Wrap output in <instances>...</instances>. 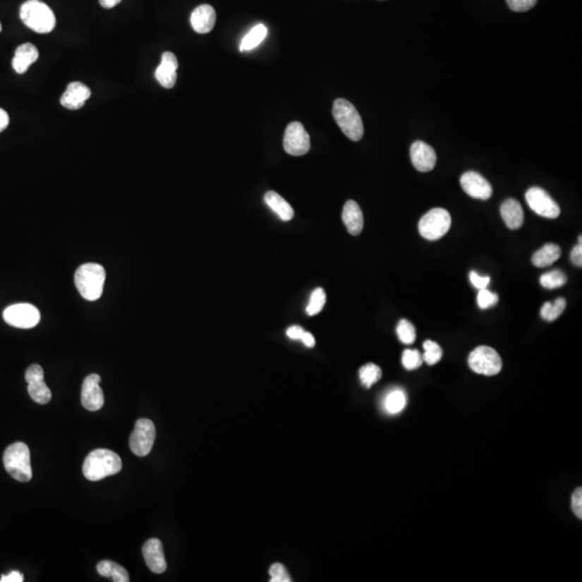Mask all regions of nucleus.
Here are the masks:
<instances>
[{"instance_id": "1", "label": "nucleus", "mask_w": 582, "mask_h": 582, "mask_svg": "<svg viewBox=\"0 0 582 582\" xmlns=\"http://www.w3.org/2000/svg\"><path fill=\"white\" fill-rule=\"evenodd\" d=\"M122 469L119 455L107 449L92 451L83 463V475L90 481H99L109 475H116Z\"/></svg>"}, {"instance_id": "2", "label": "nucleus", "mask_w": 582, "mask_h": 582, "mask_svg": "<svg viewBox=\"0 0 582 582\" xmlns=\"http://www.w3.org/2000/svg\"><path fill=\"white\" fill-rule=\"evenodd\" d=\"M105 279V269L97 263H85L75 271V287L87 301H96L102 297Z\"/></svg>"}, {"instance_id": "3", "label": "nucleus", "mask_w": 582, "mask_h": 582, "mask_svg": "<svg viewBox=\"0 0 582 582\" xmlns=\"http://www.w3.org/2000/svg\"><path fill=\"white\" fill-rule=\"evenodd\" d=\"M20 18L30 30L48 34L54 30L56 18L52 9L40 0H28L20 9Z\"/></svg>"}, {"instance_id": "4", "label": "nucleus", "mask_w": 582, "mask_h": 582, "mask_svg": "<svg viewBox=\"0 0 582 582\" xmlns=\"http://www.w3.org/2000/svg\"><path fill=\"white\" fill-rule=\"evenodd\" d=\"M332 114L346 138L353 142H359L363 138L365 132L363 120L351 102L344 99H336L332 108Z\"/></svg>"}, {"instance_id": "5", "label": "nucleus", "mask_w": 582, "mask_h": 582, "mask_svg": "<svg viewBox=\"0 0 582 582\" xmlns=\"http://www.w3.org/2000/svg\"><path fill=\"white\" fill-rule=\"evenodd\" d=\"M4 465L7 473L16 481L28 482L32 480L30 452L25 443L16 442L9 445L4 454Z\"/></svg>"}, {"instance_id": "6", "label": "nucleus", "mask_w": 582, "mask_h": 582, "mask_svg": "<svg viewBox=\"0 0 582 582\" xmlns=\"http://www.w3.org/2000/svg\"><path fill=\"white\" fill-rule=\"evenodd\" d=\"M452 219L444 208H434L420 218L418 231L428 241L440 240L450 230Z\"/></svg>"}, {"instance_id": "7", "label": "nucleus", "mask_w": 582, "mask_h": 582, "mask_svg": "<svg viewBox=\"0 0 582 582\" xmlns=\"http://www.w3.org/2000/svg\"><path fill=\"white\" fill-rule=\"evenodd\" d=\"M468 365L478 375L493 377L502 371V361L495 349L490 346H479L469 355Z\"/></svg>"}, {"instance_id": "8", "label": "nucleus", "mask_w": 582, "mask_h": 582, "mask_svg": "<svg viewBox=\"0 0 582 582\" xmlns=\"http://www.w3.org/2000/svg\"><path fill=\"white\" fill-rule=\"evenodd\" d=\"M154 440V424L147 418L138 420L130 437V448L132 452L140 457L147 456L152 450Z\"/></svg>"}, {"instance_id": "9", "label": "nucleus", "mask_w": 582, "mask_h": 582, "mask_svg": "<svg viewBox=\"0 0 582 582\" xmlns=\"http://www.w3.org/2000/svg\"><path fill=\"white\" fill-rule=\"evenodd\" d=\"M4 320L8 325L16 328H34L40 322V312L32 304H13L4 310Z\"/></svg>"}, {"instance_id": "10", "label": "nucleus", "mask_w": 582, "mask_h": 582, "mask_svg": "<svg viewBox=\"0 0 582 582\" xmlns=\"http://www.w3.org/2000/svg\"><path fill=\"white\" fill-rule=\"evenodd\" d=\"M526 202L533 212L541 217L555 219L561 214L559 204L550 197V194L539 187H533L526 194Z\"/></svg>"}, {"instance_id": "11", "label": "nucleus", "mask_w": 582, "mask_h": 582, "mask_svg": "<svg viewBox=\"0 0 582 582\" xmlns=\"http://www.w3.org/2000/svg\"><path fill=\"white\" fill-rule=\"evenodd\" d=\"M284 149L293 157L306 154L310 151V135L300 122L288 124L284 136Z\"/></svg>"}, {"instance_id": "12", "label": "nucleus", "mask_w": 582, "mask_h": 582, "mask_svg": "<svg viewBox=\"0 0 582 582\" xmlns=\"http://www.w3.org/2000/svg\"><path fill=\"white\" fill-rule=\"evenodd\" d=\"M28 391L30 398L39 404H47L52 398L50 388L44 383V372L42 365H32L25 373Z\"/></svg>"}, {"instance_id": "13", "label": "nucleus", "mask_w": 582, "mask_h": 582, "mask_svg": "<svg viewBox=\"0 0 582 582\" xmlns=\"http://www.w3.org/2000/svg\"><path fill=\"white\" fill-rule=\"evenodd\" d=\"M101 377L99 375H90L83 381L81 388V404L89 411H99L103 408L105 398L102 391Z\"/></svg>"}, {"instance_id": "14", "label": "nucleus", "mask_w": 582, "mask_h": 582, "mask_svg": "<svg viewBox=\"0 0 582 582\" xmlns=\"http://www.w3.org/2000/svg\"><path fill=\"white\" fill-rule=\"evenodd\" d=\"M461 185L463 191L471 198L479 200H489L493 194L491 183L477 171H466L461 177Z\"/></svg>"}, {"instance_id": "15", "label": "nucleus", "mask_w": 582, "mask_h": 582, "mask_svg": "<svg viewBox=\"0 0 582 582\" xmlns=\"http://www.w3.org/2000/svg\"><path fill=\"white\" fill-rule=\"evenodd\" d=\"M410 155H411L412 164L418 171L426 173V171H432L436 166V151L426 143L420 142V140L413 143L410 149Z\"/></svg>"}, {"instance_id": "16", "label": "nucleus", "mask_w": 582, "mask_h": 582, "mask_svg": "<svg viewBox=\"0 0 582 582\" xmlns=\"http://www.w3.org/2000/svg\"><path fill=\"white\" fill-rule=\"evenodd\" d=\"M143 555L147 566L152 573L162 574L166 571V559L163 552L162 542L159 539L151 538L143 546Z\"/></svg>"}, {"instance_id": "17", "label": "nucleus", "mask_w": 582, "mask_h": 582, "mask_svg": "<svg viewBox=\"0 0 582 582\" xmlns=\"http://www.w3.org/2000/svg\"><path fill=\"white\" fill-rule=\"evenodd\" d=\"M177 69L178 61L173 52H164L162 54L160 66L155 71V79L165 89L175 87L177 81Z\"/></svg>"}, {"instance_id": "18", "label": "nucleus", "mask_w": 582, "mask_h": 582, "mask_svg": "<svg viewBox=\"0 0 582 582\" xmlns=\"http://www.w3.org/2000/svg\"><path fill=\"white\" fill-rule=\"evenodd\" d=\"M91 90L83 83H71L61 97V105L67 109H80L91 97Z\"/></svg>"}, {"instance_id": "19", "label": "nucleus", "mask_w": 582, "mask_h": 582, "mask_svg": "<svg viewBox=\"0 0 582 582\" xmlns=\"http://www.w3.org/2000/svg\"><path fill=\"white\" fill-rule=\"evenodd\" d=\"M192 28L199 34H207L216 24L215 9L210 5H201L194 9L190 18Z\"/></svg>"}, {"instance_id": "20", "label": "nucleus", "mask_w": 582, "mask_h": 582, "mask_svg": "<svg viewBox=\"0 0 582 582\" xmlns=\"http://www.w3.org/2000/svg\"><path fill=\"white\" fill-rule=\"evenodd\" d=\"M342 220L349 234L357 236L363 229V215L357 202L349 200L343 207Z\"/></svg>"}, {"instance_id": "21", "label": "nucleus", "mask_w": 582, "mask_h": 582, "mask_svg": "<svg viewBox=\"0 0 582 582\" xmlns=\"http://www.w3.org/2000/svg\"><path fill=\"white\" fill-rule=\"evenodd\" d=\"M39 59V52L36 47L32 44H24L18 47L16 50L13 60H12V67L16 73H26L30 65L34 64Z\"/></svg>"}, {"instance_id": "22", "label": "nucleus", "mask_w": 582, "mask_h": 582, "mask_svg": "<svg viewBox=\"0 0 582 582\" xmlns=\"http://www.w3.org/2000/svg\"><path fill=\"white\" fill-rule=\"evenodd\" d=\"M500 214L508 228L518 230L524 222V212L522 206L516 200L508 199L502 204Z\"/></svg>"}, {"instance_id": "23", "label": "nucleus", "mask_w": 582, "mask_h": 582, "mask_svg": "<svg viewBox=\"0 0 582 582\" xmlns=\"http://www.w3.org/2000/svg\"><path fill=\"white\" fill-rule=\"evenodd\" d=\"M265 201L267 205L281 218L283 222H290L295 216L293 208L289 203L275 191L265 193Z\"/></svg>"}, {"instance_id": "24", "label": "nucleus", "mask_w": 582, "mask_h": 582, "mask_svg": "<svg viewBox=\"0 0 582 582\" xmlns=\"http://www.w3.org/2000/svg\"><path fill=\"white\" fill-rule=\"evenodd\" d=\"M562 251L557 245L547 244L541 247L538 251L533 256V265L537 267H546L553 265L555 261L559 260Z\"/></svg>"}, {"instance_id": "25", "label": "nucleus", "mask_w": 582, "mask_h": 582, "mask_svg": "<svg viewBox=\"0 0 582 582\" xmlns=\"http://www.w3.org/2000/svg\"><path fill=\"white\" fill-rule=\"evenodd\" d=\"M97 571L99 575L106 578H111L114 582H128L130 576L128 571L121 565L116 564L111 561H102L97 564Z\"/></svg>"}, {"instance_id": "26", "label": "nucleus", "mask_w": 582, "mask_h": 582, "mask_svg": "<svg viewBox=\"0 0 582 582\" xmlns=\"http://www.w3.org/2000/svg\"><path fill=\"white\" fill-rule=\"evenodd\" d=\"M406 406V396L401 389H395L388 393L384 399V409L389 414L400 413Z\"/></svg>"}, {"instance_id": "27", "label": "nucleus", "mask_w": 582, "mask_h": 582, "mask_svg": "<svg viewBox=\"0 0 582 582\" xmlns=\"http://www.w3.org/2000/svg\"><path fill=\"white\" fill-rule=\"evenodd\" d=\"M267 28L263 24L255 26L243 39L242 44H241V51L244 52V51L253 50V49L256 48L263 42V39L267 37Z\"/></svg>"}, {"instance_id": "28", "label": "nucleus", "mask_w": 582, "mask_h": 582, "mask_svg": "<svg viewBox=\"0 0 582 582\" xmlns=\"http://www.w3.org/2000/svg\"><path fill=\"white\" fill-rule=\"evenodd\" d=\"M566 308V300L564 298H559L554 302H546L541 308V317L547 322H553L557 320Z\"/></svg>"}, {"instance_id": "29", "label": "nucleus", "mask_w": 582, "mask_h": 582, "mask_svg": "<svg viewBox=\"0 0 582 582\" xmlns=\"http://www.w3.org/2000/svg\"><path fill=\"white\" fill-rule=\"evenodd\" d=\"M359 377H360L361 383L367 388H370L373 384L377 383L381 380L382 370L379 365L375 363H367L360 368L359 370Z\"/></svg>"}, {"instance_id": "30", "label": "nucleus", "mask_w": 582, "mask_h": 582, "mask_svg": "<svg viewBox=\"0 0 582 582\" xmlns=\"http://www.w3.org/2000/svg\"><path fill=\"white\" fill-rule=\"evenodd\" d=\"M567 277L563 272L559 269L548 272L540 277V284L546 289H557L566 284Z\"/></svg>"}, {"instance_id": "31", "label": "nucleus", "mask_w": 582, "mask_h": 582, "mask_svg": "<svg viewBox=\"0 0 582 582\" xmlns=\"http://www.w3.org/2000/svg\"><path fill=\"white\" fill-rule=\"evenodd\" d=\"M423 347H424L425 351L424 355H423V360H424L427 365H436V363H439L441 358H442V348H441L438 343L434 342V341L427 340L425 341Z\"/></svg>"}, {"instance_id": "32", "label": "nucleus", "mask_w": 582, "mask_h": 582, "mask_svg": "<svg viewBox=\"0 0 582 582\" xmlns=\"http://www.w3.org/2000/svg\"><path fill=\"white\" fill-rule=\"evenodd\" d=\"M326 293H325L322 288H317V289L314 290L313 293L310 295V303L306 308L308 315L314 316L320 313L325 304H326Z\"/></svg>"}, {"instance_id": "33", "label": "nucleus", "mask_w": 582, "mask_h": 582, "mask_svg": "<svg viewBox=\"0 0 582 582\" xmlns=\"http://www.w3.org/2000/svg\"><path fill=\"white\" fill-rule=\"evenodd\" d=\"M398 338L404 344H412L416 340V327L409 322V320H401L398 324L397 329Z\"/></svg>"}, {"instance_id": "34", "label": "nucleus", "mask_w": 582, "mask_h": 582, "mask_svg": "<svg viewBox=\"0 0 582 582\" xmlns=\"http://www.w3.org/2000/svg\"><path fill=\"white\" fill-rule=\"evenodd\" d=\"M423 356L418 349H406L402 354V365L406 370H416L423 365Z\"/></svg>"}, {"instance_id": "35", "label": "nucleus", "mask_w": 582, "mask_h": 582, "mask_svg": "<svg viewBox=\"0 0 582 582\" xmlns=\"http://www.w3.org/2000/svg\"><path fill=\"white\" fill-rule=\"evenodd\" d=\"M498 296L496 293H492L490 290L481 289L478 293V305L482 310H487V308H492L498 303Z\"/></svg>"}, {"instance_id": "36", "label": "nucleus", "mask_w": 582, "mask_h": 582, "mask_svg": "<svg viewBox=\"0 0 582 582\" xmlns=\"http://www.w3.org/2000/svg\"><path fill=\"white\" fill-rule=\"evenodd\" d=\"M269 576H271V582H291L293 579L288 574L287 569L281 563H275L269 567Z\"/></svg>"}, {"instance_id": "37", "label": "nucleus", "mask_w": 582, "mask_h": 582, "mask_svg": "<svg viewBox=\"0 0 582 582\" xmlns=\"http://www.w3.org/2000/svg\"><path fill=\"white\" fill-rule=\"evenodd\" d=\"M510 9L514 12H526L535 7L537 0H506Z\"/></svg>"}, {"instance_id": "38", "label": "nucleus", "mask_w": 582, "mask_h": 582, "mask_svg": "<svg viewBox=\"0 0 582 582\" xmlns=\"http://www.w3.org/2000/svg\"><path fill=\"white\" fill-rule=\"evenodd\" d=\"M571 508H573L574 514L579 519H582V489L578 487L574 492L573 497H571Z\"/></svg>"}, {"instance_id": "39", "label": "nucleus", "mask_w": 582, "mask_h": 582, "mask_svg": "<svg viewBox=\"0 0 582 582\" xmlns=\"http://www.w3.org/2000/svg\"><path fill=\"white\" fill-rule=\"evenodd\" d=\"M469 279H471V284H473V287H475L479 290L485 289V288L489 286L490 281H491L490 277H480L477 272L475 271L471 272Z\"/></svg>"}, {"instance_id": "40", "label": "nucleus", "mask_w": 582, "mask_h": 582, "mask_svg": "<svg viewBox=\"0 0 582 582\" xmlns=\"http://www.w3.org/2000/svg\"><path fill=\"white\" fill-rule=\"evenodd\" d=\"M571 262L574 265H577V267H581L582 265V245L579 244L577 246L574 247L573 250H571Z\"/></svg>"}, {"instance_id": "41", "label": "nucleus", "mask_w": 582, "mask_h": 582, "mask_svg": "<svg viewBox=\"0 0 582 582\" xmlns=\"http://www.w3.org/2000/svg\"><path fill=\"white\" fill-rule=\"evenodd\" d=\"M304 329L300 326H291L287 329V334L288 338L293 339V340H300L301 339L302 334H303Z\"/></svg>"}, {"instance_id": "42", "label": "nucleus", "mask_w": 582, "mask_h": 582, "mask_svg": "<svg viewBox=\"0 0 582 582\" xmlns=\"http://www.w3.org/2000/svg\"><path fill=\"white\" fill-rule=\"evenodd\" d=\"M24 581V576L23 574L20 573L18 571H11L9 575L3 576L1 579H0V582H23Z\"/></svg>"}, {"instance_id": "43", "label": "nucleus", "mask_w": 582, "mask_h": 582, "mask_svg": "<svg viewBox=\"0 0 582 582\" xmlns=\"http://www.w3.org/2000/svg\"><path fill=\"white\" fill-rule=\"evenodd\" d=\"M9 126V116L7 111L0 108V133L4 132Z\"/></svg>"}, {"instance_id": "44", "label": "nucleus", "mask_w": 582, "mask_h": 582, "mask_svg": "<svg viewBox=\"0 0 582 582\" xmlns=\"http://www.w3.org/2000/svg\"><path fill=\"white\" fill-rule=\"evenodd\" d=\"M300 340H301L302 342H303V344L305 345V346H315V339H314V337L312 336V334H310V332H304Z\"/></svg>"}, {"instance_id": "45", "label": "nucleus", "mask_w": 582, "mask_h": 582, "mask_svg": "<svg viewBox=\"0 0 582 582\" xmlns=\"http://www.w3.org/2000/svg\"><path fill=\"white\" fill-rule=\"evenodd\" d=\"M120 3H121V0H99L102 7L105 8V9H111Z\"/></svg>"}, {"instance_id": "46", "label": "nucleus", "mask_w": 582, "mask_h": 582, "mask_svg": "<svg viewBox=\"0 0 582 582\" xmlns=\"http://www.w3.org/2000/svg\"><path fill=\"white\" fill-rule=\"evenodd\" d=\"M1 30H3V26H1V23H0V32H1Z\"/></svg>"}]
</instances>
